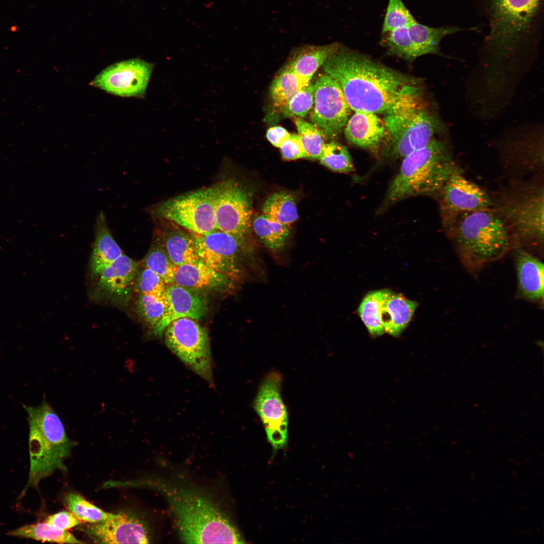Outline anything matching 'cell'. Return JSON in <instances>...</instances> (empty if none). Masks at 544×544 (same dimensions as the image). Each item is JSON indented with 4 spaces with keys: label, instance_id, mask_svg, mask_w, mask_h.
I'll return each instance as SVG.
<instances>
[{
    "label": "cell",
    "instance_id": "cell-1",
    "mask_svg": "<svg viewBox=\"0 0 544 544\" xmlns=\"http://www.w3.org/2000/svg\"><path fill=\"white\" fill-rule=\"evenodd\" d=\"M543 0H490L487 54L474 77L483 87L503 91L517 86L528 67L522 60L542 9Z\"/></svg>",
    "mask_w": 544,
    "mask_h": 544
},
{
    "label": "cell",
    "instance_id": "cell-2",
    "mask_svg": "<svg viewBox=\"0 0 544 544\" xmlns=\"http://www.w3.org/2000/svg\"><path fill=\"white\" fill-rule=\"evenodd\" d=\"M339 85L351 110L385 114L421 95L422 81L341 47L322 65Z\"/></svg>",
    "mask_w": 544,
    "mask_h": 544
},
{
    "label": "cell",
    "instance_id": "cell-3",
    "mask_svg": "<svg viewBox=\"0 0 544 544\" xmlns=\"http://www.w3.org/2000/svg\"><path fill=\"white\" fill-rule=\"evenodd\" d=\"M112 488H144L165 499L178 535L186 543H245L237 528L208 496L191 487L158 478L111 481Z\"/></svg>",
    "mask_w": 544,
    "mask_h": 544
},
{
    "label": "cell",
    "instance_id": "cell-4",
    "mask_svg": "<svg viewBox=\"0 0 544 544\" xmlns=\"http://www.w3.org/2000/svg\"><path fill=\"white\" fill-rule=\"evenodd\" d=\"M444 228L461 262L472 274L512 248L509 231L493 208L462 214Z\"/></svg>",
    "mask_w": 544,
    "mask_h": 544
},
{
    "label": "cell",
    "instance_id": "cell-5",
    "mask_svg": "<svg viewBox=\"0 0 544 544\" xmlns=\"http://www.w3.org/2000/svg\"><path fill=\"white\" fill-rule=\"evenodd\" d=\"M544 189L543 177L511 181L493 197V209L505 223L512 247L532 253L543 252Z\"/></svg>",
    "mask_w": 544,
    "mask_h": 544
},
{
    "label": "cell",
    "instance_id": "cell-6",
    "mask_svg": "<svg viewBox=\"0 0 544 544\" xmlns=\"http://www.w3.org/2000/svg\"><path fill=\"white\" fill-rule=\"evenodd\" d=\"M459 169L447 143L434 138L426 146L402 159L384 202L390 205L410 197L438 194Z\"/></svg>",
    "mask_w": 544,
    "mask_h": 544
},
{
    "label": "cell",
    "instance_id": "cell-7",
    "mask_svg": "<svg viewBox=\"0 0 544 544\" xmlns=\"http://www.w3.org/2000/svg\"><path fill=\"white\" fill-rule=\"evenodd\" d=\"M386 138L381 151L390 160L403 159L426 146L436 133L446 131L421 95L393 107L383 114Z\"/></svg>",
    "mask_w": 544,
    "mask_h": 544
},
{
    "label": "cell",
    "instance_id": "cell-8",
    "mask_svg": "<svg viewBox=\"0 0 544 544\" xmlns=\"http://www.w3.org/2000/svg\"><path fill=\"white\" fill-rule=\"evenodd\" d=\"M416 302L383 289L369 292L359 307V315L373 337L385 332L399 336L406 327L417 307Z\"/></svg>",
    "mask_w": 544,
    "mask_h": 544
},
{
    "label": "cell",
    "instance_id": "cell-9",
    "mask_svg": "<svg viewBox=\"0 0 544 544\" xmlns=\"http://www.w3.org/2000/svg\"><path fill=\"white\" fill-rule=\"evenodd\" d=\"M497 148L501 166L511 181L543 177V129L539 125L516 129L503 138Z\"/></svg>",
    "mask_w": 544,
    "mask_h": 544
},
{
    "label": "cell",
    "instance_id": "cell-10",
    "mask_svg": "<svg viewBox=\"0 0 544 544\" xmlns=\"http://www.w3.org/2000/svg\"><path fill=\"white\" fill-rule=\"evenodd\" d=\"M216 195V185L186 193L162 203L153 215L192 233L207 234L217 229Z\"/></svg>",
    "mask_w": 544,
    "mask_h": 544
},
{
    "label": "cell",
    "instance_id": "cell-11",
    "mask_svg": "<svg viewBox=\"0 0 544 544\" xmlns=\"http://www.w3.org/2000/svg\"><path fill=\"white\" fill-rule=\"evenodd\" d=\"M168 348L187 366L213 383L212 359L208 331L196 320L181 318L165 330Z\"/></svg>",
    "mask_w": 544,
    "mask_h": 544
},
{
    "label": "cell",
    "instance_id": "cell-12",
    "mask_svg": "<svg viewBox=\"0 0 544 544\" xmlns=\"http://www.w3.org/2000/svg\"><path fill=\"white\" fill-rule=\"evenodd\" d=\"M314 85L310 119L326 139L333 140L342 133L351 109L338 84L327 75L320 74Z\"/></svg>",
    "mask_w": 544,
    "mask_h": 544
},
{
    "label": "cell",
    "instance_id": "cell-13",
    "mask_svg": "<svg viewBox=\"0 0 544 544\" xmlns=\"http://www.w3.org/2000/svg\"><path fill=\"white\" fill-rule=\"evenodd\" d=\"M282 378L276 372L267 375L258 389L253 402L263 425L267 439L275 450L288 442V415L281 395Z\"/></svg>",
    "mask_w": 544,
    "mask_h": 544
},
{
    "label": "cell",
    "instance_id": "cell-14",
    "mask_svg": "<svg viewBox=\"0 0 544 544\" xmlns=\"http://www.w3.org/2000/svg\"><path fill=\"white\" fill-rule=\"evenodd\" d=\"M216 186L217 228L245 243L252 215L249 195L234 180L229 179Z\"/></svg>",
    "mask_w": 544,
    "mask_h": 544
},
{
    "label": "cell",
    "instance_id": "cell-15",
    "mask_svg": "<svg viewBox=\"0 0 544 544\" xmlns=\"http://www.w3.org/2000/svg\"><path fill=\"white\" fill-rule=\"evenodd\" d=\"M443 227L460 215L493 208V197L483 188L466 179L460 169L448 178L438 193Z\"/></svg>",
    "mask_w": 544,
    "mask_h": 544
},
{
    "label": "cell",
    "instance_id": "cell-16",
    "mask_svg": "<svg viewBox=\"0 0 544 544\" xmlns=\"http://www.w3.org/2000/svg\"><path fill=\"white\" fill-rule=\"evenodd\" d=\"M153 66L139 58L116 62L100 73L90 85L118 96L144 98Z\"/></svg>",
    "mask_w": 544,
    "mask_h": 544
},
{
    "label": "cell",
    "instance_id": "cell-17",
    "mask_svg": "<svg viewBox=\"0 0 544 544\" xmlns=\"http://www.w3.org/2000/svg\"><path fill=\"white\" fill-rule=\"evenodd\" d=\"M192 234L203 263L232 279L238 277L245 243L218 229L205 234Z\"/></svg>",
    "mask_w": 544,
    "mask_h": 544
},
{
    "label": "cell",
    "instance_id": "cell-18",
    "mask_svg": "<svg viewBox=\"0 0 544 544\" xmlns=\"http://www.w3.org/2000/svg\"><path fill=\"white\" fill-rule=\"evenodd\" d=\"M78 528L95 543H148L150 540L148 524L133 512L121 511L110 519Z\"/></svg>",
    "mask_w": 544,
    "mask_h": 544
},
{
    "label": "cell",
    "instance_id": "cell-19",
    "mask_svg": "<svg viewBox=\"0 0 544 544\" xmlns=\"http://www.w3.org/2000/svg\"><path fill=\"white\" fill-rule=\"evenodd\" d=\"M167 307L163 316L152 329L153 335H162L173 321L181 318L201 319L207 310V302L201 293L176 284L167 286Z\"/></svg>",
    "mask_w": 544,
    "mask_h": 544
},
{
    "label": "cell",
    "instance_id": "cell-20",
    "mask_svg": "<svg viewBox=\"0 0 544 544\" xmlns=\"http://www.w3.org/2000/svg\"><path fill=\"white\" fill-rule=\"evenodd\" d=\"M517 278V296L543 305V264L532 253L520 246L513 247Z\"/></svg>",
    "mask_w": 544,
    "mask_h": 544
},
{
    "label": "cell",
    "instance_id": "cell-21",
    "mask_svg": "<svg viewBox=\"0 0 544 544\" xmlns=\"http://www.w3.org/2000/svg\"><path fill=\"white\" fill-rule=\"evenodd\" d=\"M138 270V263L123 254L100 275L98 290L112 300L125 301L129 297Z\"/></svg>",
    "mask_w": 544,
    "mask_h": 544
},
{
    "label": "cell",
    "instance_id": "cell-22",
    "mask_svg": "<svg viewBox=\"0 0 544 544\" xmlns=\"http://www.w3.org/2000/svg\"><path fill=\"white\" fill-rule=\"evenodd\" d=\"M345 127L348 143L371 151L381 149L386 138L383 120L375 113L355 111Z\"/></svg>",
    "mask_w": 544,
    "mask_h": 544
},
{
    "label": "cell",
    "instance_id": "cell-23",
    "mask_svg": "<svg viewBox=\"0 0 544 544\" xmlns=\"http://www.w3.org/2000/svg\"><path fill=\"white\" fill-rule=\"evenodd\" d=\"M231 281L200 260L195 263L176 266L173 284L202 293L227 290L232 286Z\"/></svg>",
    "mask_w": 544,
    "mask_h": 544
},
{
    "label": "cell",
    "instance_id": "cell-24",
    "mask_svg": "<svg viewBox=\"0 0 544 544\" xmlns=\"http://www.w3.org/2000/svg\"><path fill=\"white\" fill-rule=\"evenodd\" d=\"M123 254L109 230L104 213L101 212L95 224V239L90 259V270L93 276L99 277Z\"/></svg>",
    "mask_w": 544,
    "mask_h": 544
},
{
    "label": "cell",
    "instance_id": "cell-25",
    "mask_svg": "<svg viewBox=\"0 0 544 544\" xmlns=\"http://www.w3.org/2000/svg\"><path fill=\"white\" fill-rule=\"evenodd\" d=\"M171 225L169 227L158 229L159 236L169 258L176 265L195 263L200 260L194 237L178 227Z\"/></svg>",
    "mask_w": 544,
    "mask_h": 544
},
{
    "label": "cell",
    "instance_id": "cell-26",
    "mask_svg": "<svg viewBox=\"0 0 544 544\" xmlns=\"http://www.w3.org/2000/svg\"><path fill=\"white\" fill-rule=\"evenodd\" d=\"M340 47L336 43L306 46L297 52L288 66L299 78L309 84L318 69Z\"/></svg>",
    "mask_w": 544,
    "mask_h": 544
},
{
    "label": "cell",
    "instance_id": "cell-27",
    "mask_svg": "<svg viewBox=\"0 0 544 544\" xmlns=\"http://www.w3.org/2000/svg\"><path fill=\"white\" fill-rule=\"evenodd\" d=\"M410 37L418 56L440 54L439 45L445 36L462 31L456 26L430 27L415 21L408 27Z\"/></svg>",
    "mask_w": 544,
    "mask_h": 544
},
{
    "label": "cell",
    "instance_id": "cell-28",
    "mask_svg": "<svg viewBox=\"0 0 544 544\" xmlns=\"http://www.w3.org/2000/svg\"><path fill=\"white\" fill-rule=\"evenodd\" d=\"M253 228L260 241L274 251L283 248L290 235V225L264 214L254 219Z\"/></svg>",
    "mask_w": 544,
    "mask_h": 544
},
{
    "label": "cell",
    "instance_id": "cell-29",
    "mask_svg": "<svg viewBox=\"0 0 544 544\" xmlns=\"http://www.w3.org/2000/svg\"><path fill=\"white\" fill-rule=\"evenodd\" d=\"M9 536L31 538L43 542L59 543H82L66 530L61 529L51 524L39 522L24 525L9 531Z\"/></svg>",
    "mask_w": 544,
    "mask_h": 544
},
{
    "label": "cell",
    "instance_id": "cell-30",
    "mask_svg": "<svg viewBox=\"0 0 544 544\" xmlns=\"http://www.w3.org/2000/svg\"><path fill=\"white\" fill-rule=\"evenodd\" d=\"M309 84L299 78L288 65L274 79L270 87L269 94L275 113L285 107L296 94Z\"/></svg>",
    "mask_w": 544,
    "mask_h": 544
},
{
    "label": "cell",
    "instance_id": "cell-31",
    "mask_svg": "<svg viewBox=\"0 0 544 544\" xmlns=\"http://www.w3.org/2000/svg\"><path fill=\"white\" fill-rule=\"evenodd\" d=\"M262 211L263 214L288 225L298 218L293 196L284 191L275 193L269 196L263 204Z\"/></svg>",
    "mask_w": 544,
    "mask_h": 544
},
{
    "label": "cell",
    "instance_id": "cell-32",
    "mask_svg": "<svg viewBox=\"0 0 544 544\" xmlns=\"http://www.w3.org/2000/svg\"><path fill=\"white\" fill-rule=\"evenodd\" d=\"M154 241L143 260L145 267L158 275L167 285L173 284L176 266L169 258L156 233Z\"/></svg>",
    "mask_w": 544,
    "mask_h": 544
},
{
    "label": "cell",
    "instance_id": "cell-33",
    "mask_svg": "<svg viewBox=\"0 0 544 544\" xmlns=\"http://www.w3.org/2000/svg\"><path fill=\"white\" fill-rule=\"evenodd\" d=\"M381 45L388 53L402 59L413 61L418 55L410 35L408 27L382 33Z\"/></svg>",
    "mask_w": 544,
    "mask_h": 544
},
{
    "label": "cell",
    "instance_id": "cell-34",
    "mask_svg": "<svg viewBox=\"0 0 544 544\" xmlns=\"http://www.w3.org/2000/svg\"><path fill=\"white\" fill-rule=\"evenodd\" d=\"M306 158L318 159L326 139L321 131L312 123L300 117H294Z\"/></svg>",
    "mask_w": 544,
    "mask_h": 544
},
{
    "label": "cell",
    "instance_id": "cell-35",
    "mask_svg": "<svg viewBox=\"0 0 544 544\" xmlns=\"http://www.w3.org/2000/svg\"><path fill=\"white\" fill-rule=\"evenodd\" d=\"M64 501L69 510L79 520L91 523L110 519L116 514L106 512L75 493L68 494Z\"/></svg>",
    "mask_w": 544,
    "mask_h": 544
},
{
    "label": "cell",
    "instance_id": "cell-36",
    "mask_svg": "<svg viewBox=\"0 0 544 544\" xmlns=\"http://www.w3.org/2000/svg\"><path fill=\"white\" fill-rule=\"evenodd\" d=\"M167 307L165 294L138 295L135 308L140 317L153 329L164 315Z\"/></svg>",
    "mask_w": 544,
    "mask_h": 544
},
{
    "label": "cell",
    "instance_id": "cell-37",
    "mask_svg": "<svg viewBox=\"0 0 544 544\" xmlns=\"http://www.w3.org/2000/svg\"><path fill=\"white\" fill-rule=\"evenodd\" d=\"M318 159L322 165L334 171L348 173L354 170L348 149L336 142L325 144Z\"/></svg>",
    "mask_w": 544,
    "mask_h": 544
},
{
    "label": "cell",
    "instance_id": "cell-38",
    "mask_svg": "<svg viewBox=\"0 0 544 544\" xmlns=\"http://www.w3.org/2000/svg\"><path fill=\"white\" fill-rule=\"evenodd\" d=\"M416 21L402 0H389L382 33L396 29L408 27Z\"/></svg>",
    "mask_w": 544,
    "mask_h": 544
},
{
    "label": "cell",
    "instance_id": "cell-39",
    "mask_svg": "<svg viewBox=\"0 0 544 544\" xmlns=\"http://www.w3.org/2000/svg\"><path fill=\"white\" fill-rule=\"evenodd\" d=\"M314 85L310 83L301 90L289 101L288 104L277 113L282 117H303L312 109L314 102Z\"/></svg>",
    "mask_w": 544,
    "mask_h": 544
},
{
    "label": "cell",
    "instance_id": "cell-40",
    "mask_svg": "<svg viewBox=\"0 0 544 544\" xmlns=\"http://www.w3.org/2000/svg\"><path fill=\"white\" fill-rule=\"evenodd\" d=\"M167 286L161 277L144 267L138 270L132 290L138 295L161 296L165 294Z\"/></svg>",
    "mask_w": 544,
    "mask_h": 544
},
{
    "label": "cell",
    "instance_id": "cell-41",
    "mask_svg": "<svg viewBox=\"0 0 544 544\" xmlns=\"http://www.w3.org/2000/svg\"><path fill=\"white\" fill-rule=\"evenodd\" d=\"M281 154L286 160L306 158V154L298 134H291L281 146Z\"/></svg>",
    "mask_w": 544,
    "mask_h": 544
},
{
    "label": "cell",
    "instance_id": "cell-42",
    "mask_svg": "<svg viewBox=\"0 0 544 544\" xmlns=\"http://www.w3.org/2000/svg\"><path fill=\"white\" fill-rule=\"evenodd\" d=\"M45 522L61 529L67 530L80 524L81 521L72 512L63 511L47 517Z\"/></svg>",
    "mask_w": 544,
    "mask_h": 544
},
{
    "label": "cell",
    "instance_id": "cell-43",
    "mask_svg": "<svg viewBox=\"0 0 544 544\" xmlns=\"http://www.w3.org/2000/svg\"><path fill=\"white\" fill-rule=\"evenodd\" d=\"M290 133L284 127L275 126L270 127L266 132V138L275 147L280 148L290 137Z\"/></svg>",
    "mask_w": 544,
    "mask_h": 544
}]
</instances>
